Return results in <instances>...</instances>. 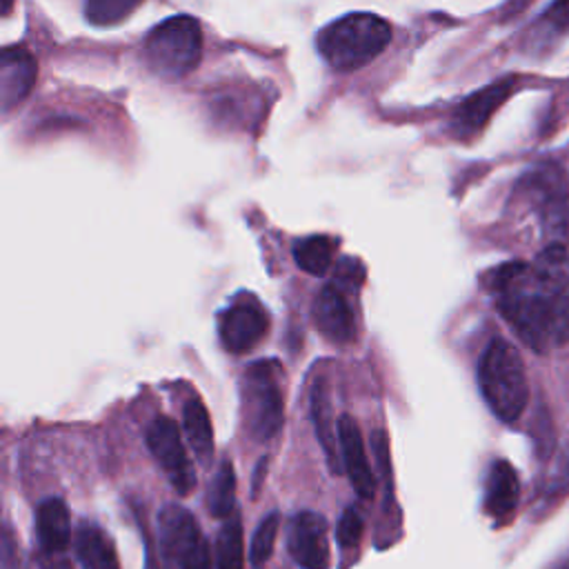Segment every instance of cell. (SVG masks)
Wrapping results in <instances>:
<instances>
[{"label": "cell", "mask_w": 569, "mask_h": 569, "mask_svg": "<svg viewBox=\"0 0 569 569\" xmlns=\"http://www.w3.org/2000/svg\"><path fill=\"white\" fill-rule=\"evenodd\" d=\"M202 56V31L196 18L180 13L156 24L144 40L149 69L164 80H180L191 73Z\"/></svg>", "instance_id": "obj_4"}, {"label": "cell", "mask_w": 569, "mask_h": 569, "mask_svg": "<svg viewBox=\"0 0 569 569\" xmlns=\"http://www.w3.org/2000/svg\"><path fill=\"white\" fill-rule=\"evenodd\" d=\"M207 509L216 518H229L236 511V471L231 460H222L207 489Z\"/></svg>", "instance_id": "obj_20"}, {"label": "cell", "mask_w": 569, "mask_h": 569, "mask_svg": "<svg viewBox=\"0 0 569 569\" xmlns=\"http://www.w3.org/2000/svg\"><path fill=\"white\" fill-rule=\"evenodd\" d=\"M336 427H338L336 431H338V442H340V453H342V469L349 476L353 491L362 500H371L376 493V476L367 460L358 422L351 416L342 413L338 418Z\"/></svg>", "instance_id": "obj_11"}, {"label": "cell", "mask_w": 569, "mask_h": 569, "mask_svg": "<svg viewBox=\"0 0 569 569\" xmlns=\"http://www.w3.org/2000/svg\"><path fill=\"white\" fill-rule=\"evenodd\" d=\"M311 320L316 329L333 345H349L356 336L353 311L333 282L316 293L311 305Z\"/></svg>", "instance_id": "obj_12"}, {"label": "cell", "mask_w": 569, "mask_h": 569, "mask_svg": "<svg viewBox=\"0 0 569 569\" xmlns=\"http://www.w3.org/2000/svg\"><path fill=\"white\" fill-rule=\"evenodd\" d=\"M545 18L558 29H569V2H556L547 9Z\"/></svg>", "instance_id": "obj_25"}, {"label": "cell", "mask_w": 569, "mask_h": 569, "mask_svg": "<svg viewBox=\"0 0 569 569\" xmlns=\"http://www.w3.org/2000/svg\"><path fill=\"white\" fill-rule=\"evenodd\" d=\"M182 429L196 453V460L202 467H209L213 460V429L207 407L200 398H191L182 409Z\"/></svg>", "instance_id": "obj_18"}, {"label": "cell", "mask_w": 569, "mask_h": 569, "mask_svg": "<svg viewBox=\"0 0 569 569\" xmlns=\"http://www.w3.org/2000/svg\"><path fill=\"white\" fill-rule=\"evenodd\" d=\"M558 569H569V567H567V565H565V567H558Z\"/></svg>", "instance_id": "obj_27"}, {"label": "cell", "mask_w": 569, "mask_h": 569, "mask_svg": "<svg viewBox=\"0 0 569 569\" xmlns=\"http://www.w3.org/2000/svg\"><path fill=\"white\" fill-rule=\"evenodd\" d=\"M520 498V480L516 469L507 460H496L487 476L485 511L493 520H507Z\"/></svg>", "instance_id": "obj_14"}, {"label": "cell", "mask_w": 569, "mask_h": 569, "mask_svg": "<svg viewBox=\"0 0 569 569\" xmlns=\"http://www.w3.org/2000/svg\"><path fill=\"white\" fill-rule=\"evenodd\" d=\"M496 309L533 351L569 342V256L547 244L533 264L507 262L489 273Z\"/></svg>", "instance_id": "obj_1"}, {"label": "cell", "mask_w": 569, "mask_h": 569, "mask_svg": "<svg viewBox=\"0 0 569 569\" xmlns=\"http://www.w3.org/2000/svg\"><path fill=\"white\" fill-rule=\"evenodd\" d=\"M362 516L356 507H347L342 511V516L338 518V529H336V536H338V542L342 549H351L360 542L362 538Z\"/></svg>", "instance_id": "obj_24"}, {"label": "cell", "mask_w": 569, "mask_h": 569, "mask_svg": "<svg viewBox=\"0 0 569 569\" xmlns=\"http://www.w3.org/2000/svg\"><path fill=\"white\" fill-rule=\"evenodd\" d=\"M264 469H267V458H262V460H260V465L256 467V473H253V493H258V489H260V482H262Z\"/></svg>", "instance_id": "obj_26"}, {"label": "cell", "mask_w": 569, "mask_h": 569, "mask_svg": "<svg viewBox=\"0 0 569 569\" xmlns=\"http://www.w3.org/2000/svg\"><path fill=\"white\" fill-rule=\"evenodd\" d=\"M144 438H147V447H149L151 456L167 473L171 487L180 496H187L196 487V471H193V465L182 445L178 425L167 416H158L147 427Z\"/></svg>", "instance_id": "obj_8"}, {"label": "cell", "mask_w": 569, "mask_h": 569, "mask_svg": "<svg viewBox=\"0 0 569 569\" xmlns=\"http://www.w3.org/2000/svg\"><path fill=\"white\" fill-rule=\"evenodd\" d=\"M513 87H516V78L509 76L465 98L453 111L451 133L458 140H473L485 129L493 111L511 96Z\"/></svg>", "instance_id": "obj_10"}, {"label": "cell", "mask_w": 569, "mask_h": 569, "mask_svg": "<svg viewBox=\"0 0 569 569\" xmlns=\"http://www.w3.org/2000/svg\"><path fill=\"white\" fill-rule=\"evenodd\" d=\"M216 569H244V533L238 511L222 522L216 536Z\"/></svg>", "instance_id": "obj_19"}, {"label": "cell", "mask_w": 569, "mask_h": 569, "mask_svg": "<svg viewBox=\"0 0 569 569\" xmlns=\"http://www.w3.org/2000/svg\"><path fill=\"white\" fill-rule=\"evenodd\" d=\"M240 409L249 436L258 442L273 438L284 420L280 367L271 360L253 362L240 380Z\"/></svg>", "instance_id": "obj_5"}, {"label": "cell", "mask_w": 569, "mask_h": 569, "mask_svg": "<svg viewBox=\"0 0 569 569\" xmlns=\"http://www.w3.org/2000/svg\"><path fill=\"white\" fill-rule=\"evenodd\" d=\"M478 385L485 402L502 422H513L527 407L529 389L518 349L505 338H493L478 362Z\"/></svg>", "instance_id": "obj_3"}, {"label": "cell", "mask_w": 569, "mask_h": 569, "mask_svg": "<svg viewBox=\"0 0 569 569\" xmlns=\"http://www.w3.org/2000/svg\"><path fill=\"white\" fill-rule=\"evenodd\" d=\"M158 549L164 569H213L198 520L180 505L158 511Z\"/></svg>", "instance_id": "obj_6"}, {"label": "cell", "mask_w": 569, "mask_h": 569, "mask_svg": "<svg viewBox=\"0 0 569 569\" xmlns=\"http://www.w3.org/2000/svg\"><path fill=\"white\" fill-rule=\"evenodd\" d=\"M73 551L82 569H120L111 538L96 525H80L73 538Z\"/></svg>", "instance_id": "obj_16"}, {"label": "cell", "mask_w": 569, "mask_h": 569, "mask_svg": "<svg viewBox=\"0 0 569 569\" xmlns=\"http://www.w3.org/2000/svg\"><path fill=\"white\" fill-rule=\"evenodd\" d=\"M278 525H280V513L271 511L256 527V531L251 536V545H249V562L253 569H260L271 558L276 536H278Z\"/></svg>", "instance_id": "obj_22"}, {"label": "cell", "mask_w": 569, "mask_h": 569, "mask_svg": "<svg viewBox=\"0 0 569 569\" xmlns=\"http://www.w3.org/2000/svg\"><path fill=\"white\" fill-rule=\"evenodd\" d=\"M38 78V64L29 49L7 47L0 56V104L11 111L20 104Z\"/></svg>", "instance_id": "obj_13"}, {"label": "cell", "mask_w": 569, "mask_h": 569, "mask_svg": "<svg viewBox=\"0 0 569 569\" xmlns=\"http://www.w3.org/2000/svg\"><path fill=\"white\" fill-rule=\"evenodd\" d=\"M391 42V24L367 11L347 13L318 31L320 56L336 71H356L378 58Z\"/></svg>", "instance_id": "obj_2"}, {"label": "cell", "mask_w": 569, "mask_h": 569, "mask_svg": "<svg viewBox=\"0 0 569 569\" xmlns=\"http://www.w3.org/2000/svg\"><path fill=\"white\" fill-rule=\"evenodd\" d=\"M287 549L300 569H329L327 520L318 511H298L289 520Z\"/></svg>", "instance_id": "obj_9"}, {"label": "cell", "mask_w": 569, "mask_h": 569, "mask_svg": "<svg viewBox=\"0 0 569 569\" xmlns=\"http://www.w3.org/2000/svg\"><path fill=\"white\" fill-rule=\"evenodd\" d=\"M136 9V0H89L84 4V18L96 27H109L124 20Z\"/></svg>", "instance_id": "obj_23"}, {"label": "cell", "mask_w": 569, "mask_h": 569, "mask_svg": "<svg viewBox=\"0 0 569 569\" xmlns=\"http://www.w3.org/2000/svg\"><path fill=\"white\" fill-rule=\"evenodd\" d=\"M311 420L316 427V436L325 449L329 467L333 473H340L338 462V436L333 431L331 420V398H329V382L325 376H318L311 385Z\"/></svg>", "instance_id": "obj_17"}, {"label": "cell", "mask_w": 569, "mask_h": 569, "mask_svg": "<svg viewBox=\"0 0 569 569\" xmlns=\"http://www.w3.org/2000/svg\"><path fill=\"white\" fill-rule=\"evenodd\" d=\"M36 529L40 547L47 553L64 551L71 538L69 509L60 498H47L36 509Z\"/></svg>", "instance_id": "obj_15"}, {"label": "cell", "mask_w": 569, "mask_h": 569, "mask_svg": "<svg viewBox=\"0 0 569 569\" xmlns=\"http://www.w3.org/2000/svg\"><path fill=\"white\" fill-rule=\"evenodd\" d=\"M269 331V313L256 296L242 293L236 298L218 320V336L222 347L233 353L251 351Z\"/></svg>", "instance_id": "obj_7"}, {"label": "cell", "mask_w": 569, "mask_h": 569, "mask_svg": "<svg viewBox=\"0 0 569 569\" xmlns=\"http://www.w3.org/2000/svg\"><path fill=\"white\" fill-rule=\"evenodd\" d=\"M333 253H336V242L327 236H309L293 244L296 264L311 276L327 273L333 262Z\"/></svg>", "instance_id": "obj_21"}]
</instances>
